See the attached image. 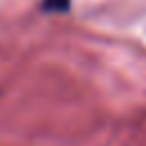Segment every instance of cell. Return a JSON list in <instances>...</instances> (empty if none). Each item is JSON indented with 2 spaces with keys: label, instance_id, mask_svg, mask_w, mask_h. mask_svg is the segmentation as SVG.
I'll return each instance as SVG.
<instances>
[{
  "label": "cell",
  "instance_id": "obj_1",
  "mask_svg": "<svg viewBox=\"0 0 146 146\" xmlns=\"http://www.w3.org/2000/svg\"><path fill=\"white\" fill-rule=\"evenodd\" d=\"M41 7H43V11L62 14V11H68L71 0H41Z\"/></svg>",
  "mask_w": 146,
  "mask_h": 146
}]
</instances>
